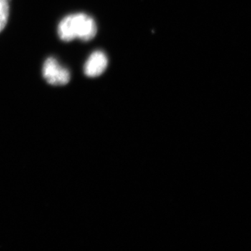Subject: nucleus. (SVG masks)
<instances>
[{
  "label": "nucleus",
  "instance_id": "1",
  "mask_svg": "<svg viewBox=\"0 0 251 251\" xmlns=\"http://www.w3.org/2000/svg\"><path fill=\"white\" fill-rule=\"evenodd\" d=\"M97 32L93 18L85 14L70 15L64 18L58 26V34L62 41L69 42L75 38L82 41L92 40Z\"/></svg>",
  "mask_w": 251,
  "mask_h": 251
},
{
  "label": "nucleus",
  "instance_id": "2",
  "mask_svg": "<svg viewBox=\"0 0 251 251\" xmlns=\"http://www.w3.org/2000/svg\"><path fill=\"white\" fill-rule=\"evenodd\" d=\"M44 78L52 85H65L70 81V73L59 65L55 59L49 57L44 63L43 69Z\"/></svg>",
  "mask_w": 251,
  "mask_h": 251
},
{
  "label": "nucleus",
  "instance_id": "3",
  "mask_svg": "<svg viewBox=\"0 0 251 251\" xmlns=\"http://www.w3.org/2000/svg\"><path fill=\"white\" fill-rule=\"evenodd\" d=\"M108 66V58L101 51H96L91 54L85 65L87 76L94 77L101 75Z\"/></svg>",
  "mask_w": 251,
  "mask_h": 251
},
{
  "label": "nucleus",
  "instance_id": "4",
  "mask_svg": "<svg viewBox=\"0 0 251 251\" xmlns=\"http://www.w3.org/2000/svg\"><path fill=\"white\" fill-rule=\"evenodd\" d=\"M9 14V0H0V32L7 23Z\"/></svg>",
  "mask_w": 251,
  "mask_h": 251
}]
</instances>
